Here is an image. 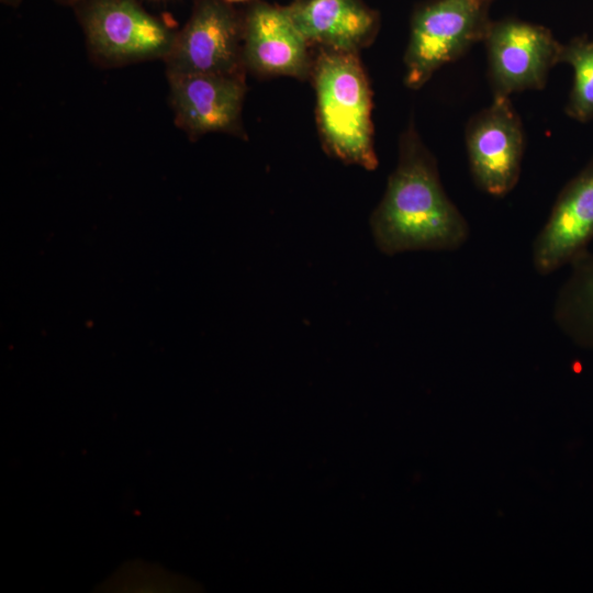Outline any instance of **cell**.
I'll list each match as a JSON object with an SVG mask.
<instances>
[{
    "label": "cell",
    "instance_id": "1",
    "mask_svg": "<svg viewBox=\"0 0 593 593\" xmlns=\"http://www.w3.org/2000/svg\"><path fill=\"white\" fill-rule=\"evenodd\" d=\"M378 249L388 256L406 251H455L470 236V227L447 195L435 156L413 122L402 133L395 169L370 216Z\"/></svg>",
    "mask_w": 593,
    "mask_h": 593
},
{
    "label": "cell",
    "instance_id": "2",
    "mask_svg": "<svg viewBox=\"0 0 593 593\" xmlns=\"http://www.w3.org/2000/svg\"><path fill=\"white\" fill-rule=\"evenodd\" d=\"M311 77L324 149L345 164L378 167L372 124V91L358 53L321 48Z\"/></svg>",
    "mask_w": 593,
    "mask_h": 593
},
{
    "label": "cell",
    "instance_id": "3",
    "mask_svg": "<svg viewBox=\"0 0 593 593\" xmlns=\"http://www.w3.org/2000/svg\"><path fill=\"white\" fill-rule=\"evenodd\" d=\"M493 0H433L411 20L404 53V85L421 89L443 66L483 42Z\"/></svg>",
    "mask_w": 593,
    "mask_h": 593
},
{
    "label": "cell",
    "instance_id": "4",
    "mask_svg": "<svg viewBox=\"0 0 593 593\" xmlns=\"http://www.w3.org/2000/svg\"><path fill=\"white\" fill-rule=\"evenodd\" d=\"M81 22L91 56L105 66L164 59L177 35L135 0H92Z\"/></svg>",
    "mask_w": 593,
    "mask_h": 593
},
{
    "label": "cell",
    "instance_id": "5",
    "mask_svg": "<svg viewBox=\"0 0 593 593\" xmlns=\"http://www.w3.org/2000/svg\"><path fill=\"white\" fill-rule=\"evenodd\" d=\"M483 43L492 97L541 90L559 64L561 43L552 32L519 19L491 21Z\"/></svg>",
    "mask_w": 593,
    "mask_h": 593
},
{
    "label": "cell",
    "instance_id": "6",
    "mask_svg": "<svg viewBox=\"0 0 593 593\" xmlns=\"http://www.w3.org/2000/svg\"><path fill=\"white\" fill-rule=\"evenodd\" d=\"M465 143L475 187L495 198L508 194L518 183L525 152L524 125L511 99L492 97L473 114Z\"/></svg>",
    "mask_w": 593,
    "mask_h": 593
},
{
    "label": "cell",
    "instance_id": "7",
    "mask_svg": "<svg viewBox=\"0 0 593 593\" xmlns=\"http://www.w3.org/2000/svg\"><path fill=\"white\" fill-rule=\"evenodd\" d=\"M243 26L225 0H200L164 58L167 75L245 76Z\"/></svg>",
    "mask_w": 593,
    "mask_h": 593
},
{
    "label": "cell",
    "instance_id": "8",
    "mask_svg": "<svg viewBox=\"0 0 593 593\" xmlns=\"http://www.w3.org/2000/svg\"><path fill=\"white\" fill-rule=\"evenodd\" d=\"M593 240V156L560 190L532 245V262L540 276L569 266Z\"/></svg>",
    "mask_w": 593,
    "mask_h": 593
},
{
    "label": "cell",
    "instance_id": "9",
    "mask_svg": "<svg viewBox=\"0 0 593 593\" xmlns=\"http://www.w3.org/2000/svg\"><path fill=\"white\" fill-rule=\"evenodd\" d=\"M176 125L189 137L228 133L244 137L242 108L245 76L167 75Z\"/></svg>",
    "mask_w": 593,
    "mask_h": 593
},
{
    "label": "cell",
    "instance_id": "10",
    "mask_svg": "<svg viewBox=\"0 0 593 593\" xmlns=\"http://www.w3.org/2000/svg\"><path fill=\"white\" fill-rule=\"evenodd\" d=\"M309 47L287 8L260 2L248 11L243 25L246 70L261 77L307 79L313 67Z\"/></svg>",
    "mask_w": 593,
    "mask_h": 593
},
{
    "label": "cell",
    "instance_id": "11",
    "mask_svg": "<svg viewBox=\"0 0 593 593\" xmlns=\"http://www.w3.org/2000/svg\"><path fill=\"white\" fill-rule=\"evenodd\" d=\"M287 10L306 42L321 48L358 53L378 31L377 14L359 0H300Z\"/></svg>",
    "mask_w": 593,
    "mask_h": 593
},
{
    "label": "cell",
    "instance_id": "12",
    "mask_svg": "<svg viewBox=\"0 0 593 593\" xmlns=\"http://www.w3.org/2000/svg\"><path fill=\"white\" fill-rule=\"evenodd\" d=\"M569 267L553 301L552 318L573 343L593 348V253L588 250Z\"/></svg>",
    "mask_w": 593,
    "mask_h": 593
},
{
    "label": "cell",
    "instance_id": "13",
    "mask_svg": "<svg viewBox=\"0 0 593 593\" xmlns=\"http://www.w3.org/2000/svg\"><path fill=\"white\" fill-rule=\"evenodd\" d=\"M560 63L573 69V82L564 111L572 120L588 123L593 120V38L578 36L561 43Z\"/></svg>",
    "mask_w": 593,
    "mask_h": 593
},
{
    "label": "cell",
    "instance_id": "14",
    "mask_svg": "<svg viewBox=\"0 0 593 593\" xmlns=\"http://www.w3.org/2000/svg\"><path fill=\"white\" fill-rule=\"evenodd\" d=\"M226 2H239V1H245V0H225Z\"/></svg>",
    "mask_w": 593,
    "mask_h": 593
},
{
    "label": "cell",
    "instance_id": "15",
    "mask_svg": "<svg viewBox=\"0 0 593 593\" xmlns=\"http://www.w3.org/2000/svg\"><path fill=\"white\" fill-rule=\"evenodd\" d=\"M63 1L70 2V1H76V0H63Z\"/></svg>",
    "mask_w": 593,
    "mask_h": 593
},
{
    "label": "cell",
    "instance_id": "16",
    "mask_svg": "<svg viewBox=\"0 0 593 593\" xmlns=\"http://www.w3.org/2000/svg\"><path fill=\"white\" fill-rule=\"evenodd\" d=\"M3 1H13V0H3Z\"/></svg>",
    "mask_w": 593,
    "mask_h": 593
}]
</instances>
